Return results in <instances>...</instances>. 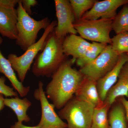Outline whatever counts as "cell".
Listing matches in <instances>:
<instances>
[{"instance_id":"obj_23","label":"cell","mask_w":128,"mask_h":128,"mask_svg":"<svg viewBox=\"0 0 128 128\" xmlns=\"http://www.w3.org/2000/svg\"><path fill=\"white\" fill-rule=\"evenodd\" d=\"M111 42L112 49L118 54H128V32L116 34L111 38Z\"/></svg>"},{"instance_id":"obj_10","label":"cell","mask_w":128,"mask_h":128,"mask_svg":"<svg viewBox=\"0 0 128 128\" xmlns=\"http://www.w3.org/2000/svg\"><path fill=\"white\" fill-rule=\"evenodd\" d=\"M127 4H128V0H96L91 9L82 16L81 20L114 19L117 15L118 8Z\"/></svg>"},{"instance_id":"obj_9","label":"cell","mask_w":128,"mask_h":128,"mask_svg":"<svg viewBox=\"0 0 128 128\" xmlns=\"http://www.w3.org/2000/svg\"><path fill=\"white\" fill-rule=\"evenodd\" d=\"M57 25L54 32L60 39H64L68 34L78 33L73 26L76 19L70 0H55Z\"/></svg>"},{"instance_id":"obj_28","label":"cell","mask_w":128,"mask_h":128,"mask_svg":"<svg viewBox=\"0 0 128 128\" xmlns=\"http://www.w3.org/2000/svg\"><path fill=\"white\" fill-rule=\"evenodd\" d=\"M10 128H39L38 125L34 126H25L22 123L16 122L13 125H12Z\"/></svg>"},{"instance_id":"obj_3","label":"cell","mask_w":128,"mask_h":128,"mask_svg":"<svg viewBox=\"0 0 128 128\" xmlns=\"http://www.w3.org/2000/svg\"><path fill=\"white\" fill-rule=\"evenodd\" d=\"M18 4V34L16 43L22 50L25 51L36 42L40 31L41 29L45 30L50 22L47 17L38 21L32 18L23 9L21 0Z\"/></svg>"},{"instance_id":"obj_14","label":"cell","mask_w":128,"mask_h":128,"mask_svg":"<svg viewBox=\"0 0 128 128\" xmlns=\"http://www.w3.org/2000/svg\"><path fill=\"white\" fill-rule=\"evenodd\" d=\"M75 95L79 100L90 104L95 108L102 105L104 102L99 97L96 82L85 76Z\"/></svg>"},{"instance_id":"obj_29","label":"cell","mask_w":128,"mask_h":128,"mask_svg":"<svg viewBox=\"0 0 128 128\" xmlns=\"http://www.w3.org/2000/svg\"><path fill=\"white\" fill-rule=\"evenodd\" d=\"M5 98L3 94L0 93V112L5 107Z\"/></svg>"},{"instance_id":"obj_26","label":"cell","mask_w":128,"mask_h":128,"mask_svg":"<svg viewBox=\"0 0 128 128\" xmlns=\"http://www.w3.org/2000/svg\"><path fill=\"white\" fill-rule=\"evenodd\" d=\"M20 0H0V6H6L15 7Z\"/></svg>"},{"instance_id":"obj_24","label":"cell","mask_w":128,"mask_h":128,"mask_svg":"<svg viewBox=\"0 0 128 128\" xmlns=\"http://www.w3.org/2000/svg\"><path fill=\"white\" fill-rule=\"evenodd\" d=\"M6 79L4 76H0V93L5 96H18V92L14 90L13 88L6 84Z\"/></svg>"},{"instance_id":"obj_4","label":"cell","mask_w":128,"mask_h":128,"mask_svg":"<svg viewBox=\"0 0 128 128\" xmlns=\"http://www.w3.org/2000/svg\"><path fill=\"white\" fill-rule=\"evenodd\" d=\"M57 22L53 21L45 30L43 34L36 43L30 46L22 55L18 56L11 54L8 56V59L11 64L14 71L17 74L18 79L23 82L26 78L28 72L37 56L43 49L50 34L54 31L57 26Z\"/></svg>"},{"instance_id":"obj_11","label":"cell","mask_w":128,"mask_h":128,"mask_svg":"<svg viewBox=\"0 0 128 128\" xmlns=\"http://www.w3.org/2000/svg\"><path fill=\"white\" fill-rule=\"evenodd\" d=\"M18 14L15 7L0 6V34L16 40L17 36Z\"/></svg>"},{"instance_id":"obj_25","label":"cell","mask_w":128,"mask_h":128,"mask_svg":"<svg viewBox=\"0 0 128 128\" xmlns=\"http://www.w3.org/2000/svg\"><path fill=\"white\" fill-rule=\"evenodd\" d=\"M21 2L23 9L30 16L32 14V8L38 4L36 0H21Z\"/></svg>"},{"instance_id":"obj_7","label":"cell","mask_w":128,"mask_h":128,"mask_svg":"<svg viewBox=\"0 0 128 128\" xmlns=\"http://www.w3.org/2000/svg\"><path fill=\"white\" fill-rule=\"evenodd\" d=\"M120 56L112 50L110 44H108L94 61L79 70L85 77L97 82L114 68Z\"/></svg>"},{"instance_id":"obj_8","label":"cell","mask_w":128,"mask_h":128,"mask_svg":"<svg viewBox=\"0 0 128 128\" xmlns=\"http://www.w3.org/2000/svg\"><path fill=\"white\" fill-rule=\"evenodd\" d=\"M44 84L40 81L38 88L34 91V96L41 104V117L39 128H67V124L62 121L54 110L55 106L49 102L43 88Z\"/></svg>"},{"instance_id":"obj_17","label":"cell","mask_w":128,"mask_h":128,"mask_svg":"<svg viewBox=\"0 0 128 128\" xmlns=\"http://www.w3.org/2000/svg\"><path fill=\"white\" fill-rule=\"evenodd\" d=\"M5 106L12 110L16 116L18 122H28L30 121V118L27 114V112L32 106V102L27 98L22 99L18 96L10 98H5Z\"/></svg>"},{"instance_id":"obj_27","label":"cell","mask_w":128,"mask_h":128,"mask_svg":"<svg viewBox=\"0 0 128 128\" xmlns=\"http://www.w3.org/2000/svg\"><path fill=\"white\" fill-rule=\"evenodd\" d=\"M119 98L124 107L126 112V119L128 123V100L126 99L124 96L120 97Z\"/></svg>"},{"instance_id":"obj_22","label":"cell","mask_w":128,"mask_h":128,"mask_svg":"<svg viewBox=\"0 0 128 128\" xmlns=\"http://www.w3.org/2000/svg\"><path fill=\"white\" fill-rule=\"evenodd\" d=\"M95 0H70L76 22L80 20L82 16L90 9L96 2Z\"/></svg>"},{"instance_id":"obj_18","label":"cell","mask_w":128,"mask_h":128,"mask_svg":"<svg viewBox=\"0 0 128 128\" xmlns=\"http://www.w3.org/2000/svg\"><path fill=\"white\" fill-rule=\"evenodd\" d=\"M108 113L110 128H128L125 109L119 97L111 105Z\"/></svg>"},{"instance_id":"obj_19","label":"cell","mask_w":128,"mask_h":128,"mask_svg":"<svg viewBox=\"0 0 128 128\" xmlns=\"http://www.w3.org/2000/svg\"><path fill=\"white\" fill-rule=\"evenodd\" d=\"M111 105L104 102L94 108L90 128H110L108 120V112Z\"/></svg>"},{"instance_id":"obj_1","label":"cell","mask_w":128,"mask_h":128,"mask_svg":"<svg viewBox=\"0 0 128 128\" xmlns=\"http://www.w3.org/2000/svg\"><path fill=\"white\" fill-rule=\"evenodd\" d=\"M71 60H66L51 76L45 94L55 108L61 109L74 96L84 76L72 67Z\"/></svg>"},{"instance_id":"obj_2","label":"cell","mask_w":128,"mask_h":128,"mask_svg":"<svg viewBox=\"0 0 128 128\" xmlns=\"http://www.w3.org/2000/svg\"><path fill=\"white\" fill-rule=\"evenodd\" d=\"M64 39L57 38L54 31L50 34L43 49L34 62L32 72L34 76L51 77L66 60L63 48Z\"/></svg>"},{"instance_id":"obj_20","label":"cell","mask_w":128,"mask_h":128,"mask_svg":"<svg viewBox=\"0 0 128 128\" xmlns=\"http://www.w3.org/2000/svg\"><path fill=\"white\" fill-rule=\"evenodd\" d=\"M107 45V44L92 42L91 46L84 54L76 60V65L82 68L94 61Z\"/></svg>"},{"instance_id":"obj_12","label":"cell","mask_w":128,"mask_h":128,"mask_svg":"<svg viewBox=\"0 0 128 128\" xmlns=\"http://www.w3.org/2000/svg\"><path fill=\"white\" fill-rule=\"evenodd\" d=\"M128 60V54H123L120 55L118 62L114 68L96 82L98 95L102 102H104L108 92L116 84L121 68Z\"/></svg>"},{"instance_id":"obj_6","label":"cell","mask_w":128,"mask_h":128,"mask_svg":"<svg viewBox=\"0 0 128 128\" xmlns=\"http://www.w3.org/2000/svg\"><path fill=\"white\" fill-rule=\"evenodd\" d=\"M113 19L100 18L95 20H82L76 21L74 28L80 36L96 42L111 44L110 32L112 30Z\"/></svg>"},{"instance_id":"obj_5","label":"cell","mask_w":128,"mask_h":128,"mask_svg":"<svg viewBox=\"0 0 128 128\" xmlns=\"http://www.w3.org/2000/svg\"><path fill=\"white\" fill-rule=\"evenodd\" d=\"M95 107L74 96L58 112L67 122V128H90Z\"/></svg>"},{"instance_id":"obj_13","label":"cell","mask_w":128,"mask_h":128,"mask_svg":"<svg viewBox=\"0 0 128 128\" xmlns=\"http://www.w3.org/2000/svg\"><path fill=\"white\" fill-rule=\"evenodd\" d=\"M92 43L86 41L80 36L71 34L64 39L63 48L64 54L66 57L71 56L72 64L84 54L91 46Z\"/></svg>"},{"instance_id":"obj_15","label":"cell","mask_w":128,"mask_h":128,"mask_svg":"<svg viewBox=\"0 0 128 128\" xmlns=\"http://www.w3.org/2000/svg\"><path fill=\"white\" fill-rule=\"evenodd\" d=\"M3 39L0 36V45ZM0 73L3 74L9 80L12 87L22 97L27 96L30 90V86H25L17 77L15 71L8 60L5 58L0 50Z\"/></svg>"},{"instance_id":"obj_21","label":"cell","mask_w":128,"mask_h":128,"mask_svg":"<svg viewBox=\"0 0 128 128\" xmlns=\"http://www.w3.org/2000/svg\"><path fill=\"white\" fill-rule=\"evenodd\" d=\"M112 28L116 34L128 32V4L124 5L121 10L114 18Z\"/></svg>"},{"instance_id":"obj_16","label":"cell","mask_w":128,"mask_h":128,"mask_svg":"<svg viewBox=\"0 0 128 128\" xmlns=\"http://www.w3.org/2000/svg\"><path fill=\"white\" fill-rule=\"evenodd\" d=\"M128 98V60L121 69L116 82L109 90L104 102L112 105L118 98Z\"/></svg>"}]
</instances>
